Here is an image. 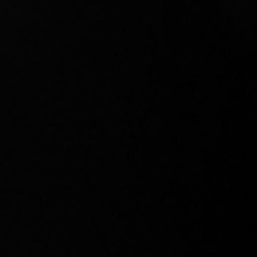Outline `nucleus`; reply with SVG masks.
Wrapping results in <instances>:
<instances>
[]
</instances>
